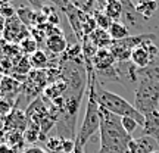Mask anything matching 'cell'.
<instances>
[{
	"label": "cell",
	"instance_id": "6da1fadb",
	"mask_svg": "<svg viewBox=\"0 0 159 153\" xmlns=\"http://www.w3.org/2000/svg\"><path fill=\"white\" fill-rule=\"evenodd\" d=\"M100 112V149L97 153H128L133 137L124 130L121 118L111 114L105 108Z\"/></svg>",
	"mask_w": 159,
	"mask_h": 153
},
{
	"label": "cell",
	"instance_id": "7a4b0ae2",
	"mask_svg": "<svg viewBox=\"0 0 159 153\" xmlns=\"http://www.w3.org/2000/svg\"><path fill=\"white\" fill-rule=\"evenodd\" d=\"M96 99L97 103L106 110H109L111 114L116 115L119 118L128 116V118H133L134 121H137V124L140 127L144 125V115L140 114L136 109V106L131 105L130 102H127L122 96L106 90L99 79L96 81Z\"/></svg>",
	"mask_w": 159,
	"mask_h": 153
},
{
	"label": "cell",
	"instance_id": "3957f363",
	"mask_svg": "<svg viewBox=\"0 0 159 153\" xmlns=\"http://www.w3.org/2000/svg\"><path fill=\"white\" fill-rule=\"evenodd\" d=\"M136 109L142 115L158 110L159 106V83L149 77L140 75V81L137 83L134 91V103Z\"/></svg>",
	"mask_w": 159,
	"mask_h": 153
},
{
	"label": "cell",
	"instance_id": "277c9868",
	"mask_svg": "<svg viewBox=\"0 0 159 153\" xmlns=\"http://www.w3.org/2000/svg\"><path fill=\"white\" fill-rule=\"evenodd\" d=\"M56 6H59L62 12H65L66 19H68L69 25L72 28V33L75 34V37L78 38V41H83V25H84L85 19L90 16V15H85L81 11H78L71 2H61V3H55Z\"/></svg>",
	"mask_w": 159,
	"mask_h": 153
},
{
	"label": "cell",
	"instance_id": "5b68a950",
	"mask_svg": "<svg viewBox=\"0 0 159 153\" xmlns=\"http://www.w3.org/2000/svg\"><path fill=\"white\" fill-rule=\"evenodd\" d=\"M156 57H158V47L152 43V40H148L133 50L131 63L139 69H146Z\"/></svg>",
	"mask_w": 159,
	"mask_h": 153
},
{
	"label": "cell",
	"instance_id": "8992f818",
	"mask_svg": "<svg viewBox=\"0 0 159 153\" xmlns=\"http://www.w3.org/2000/svg\"><path fill=\"white\" fill-rule=\"evenodd\" d=\"M28 37H30V31L27 28V25H24L16 15L6 19L5 33H3V37H2L3 41L11 43V44H16V43H21V41H24Z\"/></svg>",
	"mask_w": 159,
	"mask_h": 153
},
{
	"label": "cell",
	"instance_id": "52a82bcc",
	"mask_svg": "<svg viewBox=\"0 0 159 153\" xmlns=\"http://www.w3.org/2000/svg\"><path fill=\"white\" fill-rule=\"evenodd\" d=\"M28 127V118L25 115V110L19 108H15L11 114L6 116V130L7 131H19V133H25Z\"/></svg>",
	"mask_w": 159,
	"mask_h": 153
},
{
	"label": "cell",
	"instance_id": "ba28073f",
	"mask_svg": "<svg viewBox=\"0 0 159 153\" xmlns=\"http://www.w3.org/2000/svg\"><path fill=\"white\" fill-rule=\"evenodd\" d=\"M159 152V144L152 137L140 136L133 138L128 147V153H156Z\"/></svg>",
	"mask_w": 159,
	"mask_h": 153
},
{
	"label": "cell",
	"instance_id": "9c48e42d",
	"mask_svg": "<svg viewBox=\"0 0 159 153\" xmlns=\"http://www.w3.org/2000/svg\"><path fill=\"white\" fill-rule=\"evenodd\" d=\"M142 136L152 137L159 144V110L144 115V125L142 127Z\"/></svg>",
	"mask_w": 159,
	"mask_h": 153
},
{
	"label": "cell",
	"instance_id": "30bf717a",
	"mask_svg": "<svg viewBox=\"0 0 159 153\" xmlns=\"http://www.w3.org/2000/svg\"><path fill=\"white\" fill-rule=\"evenodd\" d=\"M122 7H124V12H122V22L128 27V29H134L140 27V21H143L144 18H142L139 13H137L136 7H134V3L133 2H125L122 0ZM146 21V19H144Z\"/></svg>",
	"mask_w": 159,
	"mask_h": 153
},
{
	"label": "cell",
	"instance_id": "8fae6325",
	"mask_svg": "<svg viewBox=\"0 0 159 153\" xmlns=\"http://www.w3.org/2000/svg\"><path fill=\"white\" fill-rule=\"evenodd\" d=\"M91 62H93V66H94L96 72L106 71V69L112 68V66L116 65V61L112 56V53L109 52V49H100V50H97V53L94 55Z\"/></svg>",
	"mask_w": 159,
	"mask_h": 153
},
{
	"label": "cell",
	"instance_id": "7c38bea8",
	"mask_svg": "<svg viewBox=\"0 0 159 153\" xmlns=\"http://www.w3.org/2000/svg\"><path fill=\"white\" fill-rule=\"evenodd\" d=\"M21 87H22V85H21L19 81H16V79L12 78V77L5 75L2 84H0V96L7 99V100H11V99H13L15 96H18Z\"/></svg>",
	"mask_w": 159,
	"mask_h": 153
},
{
	"label": "cell",
	"instance_id": "4fadbf2b",
	"mask_svg": "<svg viewBox=\"0 0 159 153\" xmlns=\"http://www.w3.org/2000/svg\"><path fill=\"white\" fill-rule=\"evenodd\" d=\"M46 47L53 55H62L63 52L68 49V43H66V38L63 34H55L49 35L46 38Z\"/></svg>",
	"mask_w": 159,
	"mask_h": 153
},
{
	"label": "cell",
	"instance_id": "5bb4252c",
	"mask_svg": "<svg viewBox=\"0 0 159 153\" xmlns=\"http://www.w3.org/2000/svg\"><path fill=\"white\" fill-rule=\"evenodd\" d=\"M3 143L9 144L11 147H13L15 150H18L19 153H22L25 150V137H24V133H19V131H7L3 136Z\"/></svg>",
	"mask_w": 159,
	"mask_h": 153
},
{
	"label": "cell",
	"instance_id": "9a60e30c",
	"mask_svg": "<svg viewBox=\"0 0 159 153\" xmlns=\"http://www.w3.org/2000/svg\"><path fill=\"white\" fill-rule=\"evenodd\" d=\"M103 12H105V15H106L111 21H114V22H119V21L122 19V12H124L122 2H118V0L105 2Z\"/></svg>",
	"mask_w": 159,
	"mask_h": 153
},
{
	"label": "cell",
	"instance_id": "2e32d148",
	"mask_svg": "<svg viewBox=\"0 0 159 153\" xmlns=\"http://www.w3.org/2000/svg\"><path fill=\"white\" fill-rule=\"evenodd\" d=\"M89 40H90L91 43L94 44V47H97L99 50H100V49H109L111 44L114 43V40L111 38V35H109L108 31L100 29V28H97L93 34L89 35Z\"/></svg>",
	"mask_w": 159,
	"mask_h": 153
},
{
	"label": "cell",
	"instance_id": "e0dca14e",
	"mask_svg": "<svg viewBox=\"0 0 159 153\" xmlns=\"http://www.w3.org/2000/svg\"><path fill=\"white\" fill-rule=\"evenodd\" d=\"M108 33L114 41H121V40H125L130 37V29H128V27H127L122 21L112 22V25H111V28H109Z\"/></svg>",
	"mask_w": 159,
	"mask_h": 153
},
{
	"label": "cell",
	"instance_id": "ac0fdd59",
	"mask_svg": "<svg viewBox=\"0 0 159 153\" xmlns=\"http://www.w3.org/2000/svg\"><path fill=\"white\" fill-rule=\"evenodd\" d=\"M134 7H136L137 13L148 21L155 15V12L158 9V3L156 2H139V3H134Z\"/></svg>",
	"mask_w": 159,
	"mask_h": 153
},
{
	"label": "cell",
	"instance_id": "d6986e66",
	"mask_svg": "<svg viewBox=\"0 0 159 153\" xmlns=\"http://www.w3.org/2000/svg\"><path fill=\"white\" fill-rule=\"evenodd\" d=\"M30 62H31V66L35 69V71H44L49 66V57L46 55V52L43 50H37L34 55L30 56Z\"/></svg>",
	"mask_w": 159,
	"mask_h": 153
},
{
	"label": "cell",
	"instance_id": "ffe728a7",
	"mask_svg": "<svg viewBox=\"0 0 159 153\" xmlns=\"http://www.w3.org/2000/svg\"><path fill=\"white\" fill-rule=\"evenodd\" d=\"M24 137H25V142L30 143V144H34V143L40 142V137H41L40 125L28 121V127H27V130L24 133Z\"/></svg>",
	"mask_w": 159,
	"mask_h": 153
},
{
	"label": "cell",
	"instance_id": "44dd1931",
	"mask_svg": "<svg viewBox=\"0 0 159 153\" xmlns=\"http://www.w3.org/2000/svg\"><path fill=\"white\" fill-rule=\"evenodd\" d=\"M93 18L96 19L97 28L105 29V31H109L111 25H112V22H114V21H111V19L105 15V12L100 11V9H94V12H93Z\"/></svg>",
	"mask_w": 159,
	"mask_h": 153
},
{
	"label": "cell",
	"instance_id": "7402d4cb",
	"mask_svg": "<svg viewBox=\"0 0 159 153\" xmlns=\"http://www.w3.org/2000/svg\"><path fill=\"white\" fill-rule=\"evenodd\" d=\"M63 143L65 138L62 137H49L46 140V149L50 153H63Z\"/></svg>",
	"mask_w": 159,
	"mask_h": 153
},
{
	"label": "cell",
	"instance_id": "603a6c76",
	"mask_svg": "<svg viewBox=\"0 0 159 153\" xmlns=\"http://www.w3.org/2000/svg\"><path fill=\"white\" fill-rule=\"evenodd\" d=\"M37 47H39V43H37L33 37H28V38H25L24 41L19 43V49H21V53H22V55H30V56L34 55L35 52L39 50Z\"/></svg>",
	"mask_w": 159,
	"mask_h": 153
},
{
	"label": "cell",
	"instance_id": "cb8c5ba5",
	"mask_svg": "<svg viewBox=\"0 0 159 153\" xmlns=\"http://www.w3.org/2000/svg\"><path fill=\"white\" fill-rule=\"evenodd\" d=\"M33 68L31 66V62H30V57L22 56L16 63H15V72H19V74H30V69Z\"/></svg>",
	"mask_w": 159,
	"mask_h": 153
},
{
	"label": "cell",
	"instance_id": "d4e9b609",
	"mask_svg": "<svg viewBox=\"0 0 159 153\" xmlns=\"http://www.w3.org/2000/svg\"><path fill=\"white\" fill-rule=\"evenodd\" d=\"M16 15V11L13 9V6L7 2H0V16H3L5 19H9V18L15 16Z\"/></svg>",
	"mask_w": 159,
	"mask_h": 153
},
{
	"label": "cell",
	"instance_id": "484cf974",
	"mask_svg": "<svg viewBox=\"0 0 159 153\" xmlns=\"http://www.w3.org/2000/svg\"><path fill=\"white\" fill-rule=\"evenodd\" d=\"M16 108L12 100H7L5 97H0V115L2 116H7L13 109Z\"/></svg>",
	"mask_w": 159,
	"mask_h": 153
},
{
	"label": "cell",
	"instance_id": "4316f807",
	"mask_svg": "<svg viewBox=\"0 0 159 153\" xmlns=\"http://www.w3.org/2000/svg\"><path fill=\"white\" fill-rule=\"evenodd\" d=\"M121 122H122V127H124V130L130 134V136H133V133L137 130V127H139V124H137V121H134L133 118H128V116H125V118H121Z\"/></svg>",
	"mask_w": 159,
	"mask_h": 153
},
{
	"label": "cell",
	"instance_id": "83f0119b",
	"mask_svg": "<svg viewBox=\"0 0 159 153\" xmlns=\"http://www.w3.org/2000/svg\"><path fill=\"white\" fill-rule=\"evenodd\" d=\"M0 153H19L18 150H15L13 147H11L9 144H6V143H0Z\"/></svg>",
	"mask_w": 159,
	"mask_h": 153
},
{
	"label": "cell",
	"instance_id": "f1b7e54d",
	"mask_svg": "<svg viewBox=\"0 0 159 153\" xmlns=\"http://www.w3.org/2000/svg\"><path fill=\"white\" fill-rule=\"evenodd\" d=\"M22 153H46L41 147H37V146H31V147H27Z\"/></svg>",
	"mask_w": 159,
	"mask_h": 153
},
{
	"label": "cell",
	"instance_id": "f546056e",
	"mask_svg": "<svg viewBox=\"0 0 159 153\" xmlns=\"http://www.w3.org/2000/svg\"><path fill=\"white\" fill-rule=\"evenodd\" d=\"M72 153H85V149L83 144H80L77 140H75V146H74V150H72Z\"/></svg>",
	"mask_w": 159,
	"mask_h": 153
},
{
	"label": "cell",
	"instance_id": "4dcf8cb0",
	"mask_svg": "<svg viewBox=\"0 0 159 153\" xmlns=\"http://www.w3.org/2000/svg\"><path fill=\"white\" fill-rule=\"evenodd\" d=\"M5 27H6V19L3 16H0V40L3 37V33H5Z\"/></svg>",
	"mask_w": 159,
	"mask_h": 153
},
{
	"label": "cell",
	"instance_id": "1f68e13d",
	"mask_svg": "<svg viewBox=\"0 0 159 153\" xmlns=\"http://www.w3.org/2000/svg\"><path fill=\"white\" fill-rule=\"evenodd\" d=\"M6 130V116L0 115V133H5Z\"/></svg>",
	"mask_w": 159,
	"mask_h": 153
},
{
	"label": "cell",
	"instance_id": "d6a6232c",
	"mask_svg": "<svg viewBox=\"0 0 159 153\" xmlns=\"http://www.w3.org/2000/svg\"><path fill=\"white\" fill-rule=\"evenodd\" d=\"M3 136H5V133H0V143L3 142Z\"/></svg>",
	"mask_w": 159,
	"mask_h": 153
},
{
	"label": "cell",
	"instance_id": "836d02e7",
	"mask_svg": "<svg viewBox=\"0 0 159 153\" xmlns=\"http://www.w3.org/2000/svg\"><path fill=\"white\" fill-rule=\"evenodd\" d=\"M2 81H3V75L0 74V84H2Z\"/></svg>",
	"mask_w": 159,
	"mask_h": 153
},
{
	"label": "cell",
	"instance_id": "e575fe53",
	"mask_svg": "<svg viewBox=\"0 0 159 153\" xmlns=\"http://www.w3.org/2000/svg\"><path fill=\"white\" fill-rule=\"evenodd\" d=\"M156 153H159V152H156Z\"/></svg>",
	"mask_w": 159,
	"mask_h": 153
}]
</instances>
